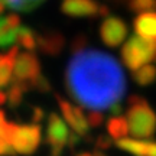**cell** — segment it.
I'll return each mask as SVG.
<instances>
[{
    "label": "cell",
    "mask_w": 156,
    "mask_h": 156,
    "mask_svg": "<svg viewBox=\"0 0 156 156\" xmlns=\"http://www.w3.org/2000/svg\"><path fill=\"white\" fill-rule=\"evenodd\" d=\"M65 85L80 106L101 112L120 103L126 91V78L112 55L90 49L85 38L77 36L65 71Z\"/></svg>",
    "instance_id": "cell-1"
},
{
    "label": "cell",
    "mask_w": 156,
    "mask_h": 156,
    "mask_svg": "<svg viewBox=\"0 0 156 156\" xmlns=\"http://www.w3.org/2000/svg\"><path fill=\"white\" fill-rule=\"evenodd\" d=\"M129 132L136 139H149L156 132V113L149 103L139 95H133L129 100V110L126 114Z\"/></svg>",
    "instance_id": "cell-2"
},
{
    "label": "cell",
    "mask_w": 156,
    "mask_h": 156,
    "mask_svg": "<svg viewBox=\"0 0 156 156\" xmlns=\"http://www.w3.org/2000/svg\"><path fill=\"white\" fill-rule=\"evenodd\" d=\"M122 61L133 73L143 65L156 61V41L133 35L122 48Z\"/></svg>",
    "instance_id": "cell-3"
},
{
    "label": "cell",
    "mask_w": 156,
    "mask_h": 156,
    "mask_svg": "<svg viewBox=\"0 0 156 156\" xmlns=\"http://www.w3.org/2000/svg\"><path fill=\"white\" fill-rule=\"evenodd\" d=\"M12 145L15 147L16 153L25 156L34 155L38 151L39 145L42 142V130L41 126L36 123L32 124H17L15 132L12 134Z\"/></svg>",
    "instance_id": "cell-4"
},
{
    "label": "cell",
    "mask_w": 156,
    "mask_h": 156,
    "mask_svg": "<svg viewBox=\"0 0 156 156\" xmlns=\"http://www.w3.org/2000/svg\"><path fill=\"white\" fill-rule=\"evenodd\" d=\"M39 75H41V64L36 55L30 51L17 54L13 67V80L25 84L30 90Z\"/></svg>",
    "instance_id": "cell-5"
},
{
    "label": "cell",
    "mask_w": 156,
    "mask_h": 156,
    "mask_svg": "<svg viewBox=\"0 0 156 156\" xmlns=\"http://www.w3.org/2000/svg\"><path fill=\"white\" fill-rule=\"evenodd\" d=\"M61 10L71 17H94L107 16L108 9L101 6L97 0H62Z\"/></svg>",
    "instance_id": "cell-6"
},
{
    "label": "cell",
    "mask_w": 156,
    "mask_h": 156,
    "mask_svg": "<svg viewBox=\"0 0 156 156\" xmlns=\"http://www.w3.org/2000/svg\"><path fill=\"white\" fill-rule=\"evenodd\" d=\"M129 35V28L126 22L117 16L106 17L100 26V38L101 41L110 46V48H117L119 45L124 42V39Z\"/></svg>",
    "instance_id": "cell-7"
},
{
    "label": "cell",
    "mask_w": 156,
    "mask_h": 156,
    "mask_svg": "<svg viewBox=\"0 0 156 156\" xmlns=\"http://www.w3.org/2000/svg\"><path fill=\"white\" fill-rule=\"evenodd\" d=\"M56 101L59 103V108L65 122L69 124V127L73 129V132L78 133L81 137L83 136H88L90 126L87 122V117L84 116L83 110L80 106H74L65 98H62L61 95H56Z\"/></svg>",
    "instance_id": "cell-8"
},
{
    "label": "cell",
    "mask_w": 156,
    "mask_h": 156,
    "mask_svg": "<svg viewBox=\"0 0 156 156\" xmlns=\"http://www.w3.org/2000/svg\"><path fill=\"white\" fill-rule=\"evenodd\" d=\"M69 137L65 122L56 113H51L48 116V127H46V139L45 142L51 146V151L62 152Z\"/></svg>",
    "instance_id": "cell-9"
},
{
    "label": "cell",
    "mask_w": 156,
    "mask_h": 156,
    "mask_svg": "<svg viewBox=\"0 0 156 156\" xmlns=\"http://www.w3.org/2000/svg\"><path fill=\"white\" fill-rule=\"evenodd\" d=\"M19 28H20V17L15 13L0 17V48L2 49L16 44V34Z\"/></svg>",
    "instance_id": "cell-10"
},
{
    "label": "cell",
    "mask_w": 156,
    "mask_h": 156,
    "mask_svg": "<svg viewBox=\"0 0 156 156\" xmlns=\"http://www.w3.org/2000/svg\"><path fill=\"white\" fill-rule=\"evenodd\" d=\"M116 145L119 149L133 156H156V142H152V140L123 137V139L117 140Z\"/></svg>",
    "instance_id": "cell-11"
},
{
    "label": "cell",
    "mask_w": 156,
    "mask_h": 156,
    "mask_svg": "<svg viewBox=\"0 0 156 156\" xmlns=\"http://www.w3.org/2000/svg\"><path fill=\"white\" fill-rule=\"evenodd\" d=\"M36 46L44 54H48L51 56L58 55L65 46V38L59 32L55 30H46L44 34L36 35Z\"/></svg>",
    "instance_id": "cell-12"
},
{
    "label": "cell",
    "mask_w": 156,
    "mask_h": 156,
    "mask_svg": "<svg viewBox=\"0 0 156 156\" xmlns=\"http://www.w3.org/2000/svg\"><path fill=\"white\" fill-rule=\"evenodd\" d=\"M133 23L134 32L137 36L156 41V12L140 13Z\"/></svg>",
    "instance_id": "cell-13"
},
{
    "label": "cell",
    "mask_w": 156,
    "mask_h": 156,
    "mask_svg": "<svg viewBox=\"0 0 156 156\" xmlns=\"http://www.w3.org/2000/svg\"><path fill=\"white\" fill-rule=\"evenodd\" d=\"M19 54V46L13 45L6 54H0V88L10 85L13 80V67Z\"/></svg>",
    "instance_id": "cell-14"
},
{
    "label": "cell",
    "mask_w": 156,
    "mask_h": 156,
    "mask_svg": "<svg viewBox=\"0 0 156 156\" xmlns=\"http://www.w3.org/2000/svg\"><path fill=\"white\" fill-rule=\"evenodd\" d=\"M107 132L112 136V139L120 140L123 137H127L129 132V123L126 117L122 116H113L107 120Z\"/></svg>",
    "instance_id": "cell-15"
},
{
    "label": "cell",
    "mask_w": 156,
    "mask_h": 156,
    "mask_svg": "<svg viewBox=\"0 0 156 156\" xmlns=\"http://www.w3.org/2000/svg\"><path fill=\"white\" fill-rule=\"evenodd\" d=\"M133 80L142 87L153 84L156 81V65L147 64V65H143L139 69L133 71Z\"/></svg>",
    "instance_id": "cell-16"
},
{
    "label": "cell",
    "mask_w": 156,
    "mask_h": 156,
    "mask_svg": "<svg viewBox=\"0 0 156 156\" xmlns=\"http://www.w3.org/2000/svg\"><path fill=\"white\" fill-rule=\"evenodd\" d=\"M16 44L17 46H23L25 49L32 51L36 49V34L34 30L28 26H22L17 29V34H16Z\"/></svg>",
    "instance_id": "cell-17"
},
{
    "label": "cell",
    "mask_w": 156,
    "mask_h": 156,
    "mask_svg": "<svg viewBox=\"0 0 156 156\" xmlns=\"http://www.w3.org/2000/svg\"><path fill=\"white\" fill-rule=\"evenodd\" d=\"M28 87L25 85V84L19 83V81H15V80H12V85L9 91L6 93L7 94V104L12 107V108H15L17 107L23 100V94L28 91Z\"/></svg>",
    "instance_id": "cell-18"
},
{
    "label": "cell",
    "mask_w": 156,
    "mask_h": 156,
    "mask_svg": "<svg viewBox=\"0 0 156 156\" xmlns=\"http://www.w3.org/2000/svg\"><path fill=\"white\" fill-rule=\"evenodd\" d=\"M5 6L10 7L16 12H29L38 7L44 0H2Z\"/></svg>",
    "instance_id": "cell-19"
},
{
    "label": "cell",
    "mask_w": 156,
    "mask_h": 156,
    "mask_svg": "<svg viewBox=\"0 0 156 156\" xmlns=\"http://www.w3.org/2000/svg\"><path fill=\"white\" fill-rule=\"evenodd\" d=\"M129 7L134 13H146L156 10V0H129Z\"/></svg>",
    "instance_id": "cell-20"
},
{
    "label": "cell",
    "mask_w": 156,
    "mask_h": 156,
    "mask_svg": "<svg viewBox=\"0 0 156 156\" xmlns=\"http://www.w3.org/2000/svg\"><path fill=\"white\" fill-rule=\"evenodd\" d=\"M87 122H88L90 127H100L104 123V116L97 110H90L88 116H87Z\"/></svg>",
    "instance_id": "cell-21"
},
{
    "label": "cell",
    "mask_w": 156,
    "mask_h": 156,
    "mask_svg": "<svg viewBox=\"0 0 156 156\" xmlns=\"http://www.w3.org/2000/svg\"><path fill=\"white\" fill-rule=\"evenodd\" d=\"M16 151L7 139H0V156H16Z\"/></svg>",
    "instance_id": "cell-22"
},
{
    "label": "cell",
    "mask_w": 156,
    "mask_h": 156,
    "mask_svg": "<svg viewBox=\"0 0 156 156\" xmlns=\"http://www.w3.org/2000/svg\"><path fill=\"white\" fill-rule=\"evenodd\" d=\"M32 88H36L39 93H48V91H51V84H49V81L41 74V75L36 78V81L34 83V87H32Z\"/></svg>",
    "instance_id": "cell-23"
},
{
    "label": "cell",
    "mask_w": 156,
    "mask_h": 156,
    "mask_svg": "<svg viewBox=\"0 0 156 156\" xmlns=\"http://www.w3.org/2000/svg\"><path fill=\"white\" fill-rule=\"evenodd\" d=\"M112 145H113V139L108 137V136H104V134L98 136V139L95 140V149H97V151H101V152L110 149Z\"/></svg>",
    "instance_id": "cell-24"
},
{
    "label": "cell",
    "mask_w": 156,
    "mask_h": 156,
    "mask_svg": "<svg viewBox=\"0 0 156 156\" xmlns=\"http://www.w3.org/2000/svg\"><path fill=\"white\" fill-rule=\"evenodd\" d=\"M44 116H45V112L41 107H34V110H32V122L39 124V123L42 122Z\"/></svg>",
    "instance_id": "cell-25"
},
{
    "label": "cell",
    "mask_w": 156,
    "mask_h": 156,
    "mask_svg": "<svg viewBox=\"0 0 156 156\" xmlns=\"http://www.w3.org/2000/svg\"><path fill=\"white\" fill-rule=\"evenodd\" d=\"M78 143H81V136L78 133H75V132H69V137H68L67 145L69 147H75Z\"/></svg>",
    "instance_id": "cell-26"
},
{
    "label": "cell",
    "mask_w": 156,
    "mask_h": 156,
    "mask_svg": "<svg viewBox=\"0 0 156 156\" xmlns=\"http://www.w3.org/2000/svg\"><path fill=\"white\" fill-rule=\"evenodd\" d=\"M6 103H7V94L0 88V106H3V104H6Z\"/></svg>",
    "instance_id": "cell-27"
},
{
    "label": "cell",
    "mask_w": 156,
    "mask_h": 156,
    "mask_svg": "<svg viewBox=\"0 0 156 156\" xmlns=\"http://www.w3.org/2000/svg\"><path fill=\"white\" fill-rule=\"evenodd\" d=\"M6 123V113L3 110H0V124Z\"/></svg>",
    "instance_id": "cell-28"
},
{
    "label": "cell",
    "mask_w": 156,
    "mask_h": 156,
    "mask_svg": "<svg viewBox=\"0 0 156 156\" xmlns=\"http://www.w3.org/2000/svg\"><path fill=\"white\" fill-rule=\"evenodd\" d=\"M62 152H58V151H51L49 156H61Z\"/></svg>",
    "instance_id": "cell-29"
},
{
    "label": "cell",
    "mask_w": 156,
    "mask_h": 156,
    "mask_svg": "<svg viewBox=\"0 0 156 156\" xmlns=\"http://www.w3.org/2000/svg\"><path fill=\"white\" fill-rule=\"evenodd\" d=\"M77 156H94V153H88V152H84V153H80Z\"/></svg>",
    "instance_id": "cell-30"
},
{
    "label": "cell",
    "mask_w": 156,
    "mask_h": 156,
    "mask_svg": "<svg viewBox=\"0 0 156 156\" xmlns=\"http://www.w3.org/2000/svg\"><path fill=\"white\" fill-rule=\"evenodd\" d=\"M94 156H106V155H104V153H103L101 151H95L94 152Z\"/></svg>",
    "instance_id": "cell-31"
}]
</instances>
